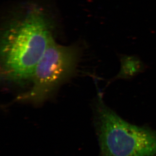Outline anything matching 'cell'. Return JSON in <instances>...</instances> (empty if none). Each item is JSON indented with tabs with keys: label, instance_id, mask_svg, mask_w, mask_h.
I'll return each instance as SVG.
<instances>
[{
	"label": "cell",
	"instance_id": "1",
	"mask_svg": "<svg viewBox=\"0 0 156 156\" xmlns=\"http://www.w3.org/2000/svg\"><path fill=\"white\" fill-rule=\"evenodd\" d=\"M52 27L47 16L37 7L9 21L1 38L2 68L5 78L18 83L31 80L53 39Z\"/></svg>",
	"mask_w": 156,
	"mask_h": 156
},
{
	"label": "cell",
	"instance_id": "2",
	"mask_svg": "<svg viewBox=\"0 0 156 156\" xmlns=\"http://www.w3.org/2000/svg\"><path fill=\"white\" fill-rule=\"evenodd\" d=\"M98 128L101 156L156 155V134L133 125L100 104Z\"/></svg>",
	"mask_w": 156,
	"mask_h": 156
},
{
	"label": "cell",
	"instance_id": "3",
	"mask_svg": "<svg viewBox=\"0 0 156 156\" xmlns=\"http://www.w3.org/2000/svg\"><path fill=\"white\" fill-rule=\"evenodd\" d=\"M78 55L76 47L60 45L53 39L35 67L31 88L18 100L35 104L43 102L73 73Z\"/></svg>",
	"mask_w": 156,
	"mask_h": 156
},
{
	"label": "cell",
	"instance_id": "4",
	"mask_svg": "<svg viewBox=\"0 0 156 156\" xmlns=\"http://www.w3.org/2000/svg\"><path fill=\"white\" fill-rule=\"evenodd\" d=\"M121 71L119 76H131L144 69V64L138 56L120 54Z\"/></svg>",
	"mask_w": 156,
	"mask_h": 156
}]
</instances>
